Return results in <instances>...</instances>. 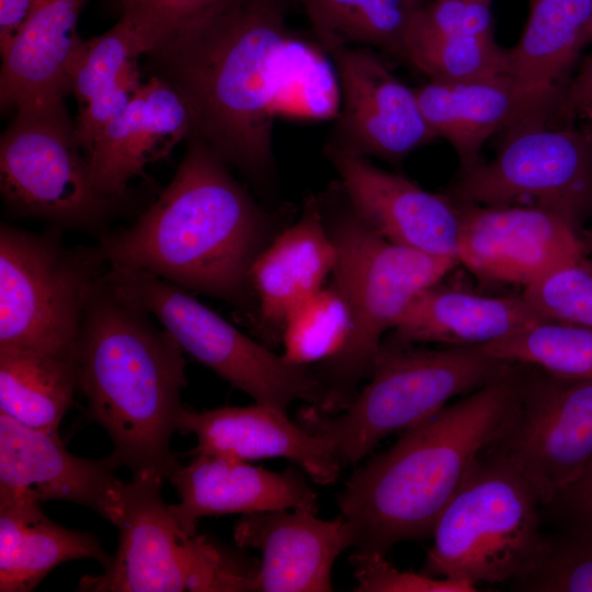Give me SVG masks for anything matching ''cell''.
Segmentation results:
<instances>
[{"label": "cell", "instance_id": "1", "mask_svg": "<svg viewBox=\"0 0 592 592\" xmlns=\"http://www.w3.org/2000/svg\"><path fill=\"white\" fill-rule=\"evenodd\" d=\"M148 56L187 103L191 137L258 185L274 174L277 115L322 119L340 107L334 68L288 27L284 0H237Z\"/></svg>", "mask_w": 592, "mask_h": 592}, {"label": "cell", "instance_id": "2", "mask_svg": "<svg viewBox=\"0 0 592 592\" xmlns=\"http://www.w3.org/2000/svg\"><path fill=\"white\" fill-rule=\"evenodd\" d=\"M271 234L270 215L225 161L191 137L158 198L129 227L102 236L96 248L107 265L140 269L248 310L249 271Z\"/></svg>", "mask_w": 592, "mask_h": 592}, {"label": "cell", "instance_id": "3", "mask_svg": "<svg viewBox=\"0 0 592 592\" xmlns=\"http://www.w3.org/2000/svg\"><path fill=\"white\" fill-rule=\"evenodd\" d=\"M515 366L405 429L353 471L338 498L352 547L386 554L398 543L432 536L481 452L506 428L524 378Z\"/></svg>", "mask_w": 592, "mask_h": 592}, {"label": "cell", "instance_id": "4", "mask_svg": "<svg viewBox=\"0 0 592 592\" xmlns=\"http://www.w3.org/2000/svg\"><path fill=\"white\" fill-rule=\"evenodd\" d=\"M75 358L89 413L110 435L119 468L132 477L169 479L180 465L170 443L186 385L174 338L104 274L88 301Z\"/></svg>", "mask_w": 592, "mask_h": 592}, {"label": "cell", "instance_id": "5", "mask_svg": "<svg viewBox=\"0 0 592 592\" xmlns=\"http://www.w3.org/2000/svg\"><path fill=\"white\" fill-rule=\"evenodd\" d=\"M322 208V206H321ZM323 218L335 246L333 284L351 314L343 348L314 368L325 390L327 413L353 400L356 386L369 377L386 331L392 330L409 304L441 282L459 261L394 243L365 224L350 207Z\"/></svg>", "mask_w": 592, "mask_h": 592}, {"label": "cell", "instance_id": "6", "mask_svg": "<svg viewBox=\"0 0 592 592\" xmlns=\"http://www.w3.org/2000/svg\"><path fill=\"white\" fill-rule=\"evenodd\" d=\"M540 505L505 456L492 449L480 455L439 516L421 572L476 587L526 578L548 547Z\"/></svg>", "mask_w": 592, "mask_h": 592}, {"label": "cell", "instance_id": "7", "mask_svg": "<svg viewBox=\"0 0 592 592\" xmlns=\"http://www.w3.org/2000/svg\"><path fill=\"white\" fill-rule=\"evenodd\" d=\"M510 365L479 348L425 349L388 338L368 384L345 409L327 413L308 405L298 423L330 441L342 467L353 465L389 434L482 387Z\"/></svg>", "mask_w": 592, "mask_h": 592}, {"label": "cell", "instance_id": "8", "mask_svg": "<svg viewBox=\"0 0 592 592\" xmlns=\"http://www.w3.org/2000/svg\"><path fill=\"white\" fill-rule=\"evenodd\" d=\"M163 481L132 477L116 525L118 545L100 574L81 578L89 592L250 591L254 560L206 535H187L161 496Z\"/></svg>", "mask_w": 592, "mask_h": 592}, {"label": "cell", "instance_id": "9", "mask_svg": "<svg viewBox=\"0 0 592 592\" xmlns=\"http://www.w3.org/2000/svg\"><path fill=\"white\" fill-rule=\"evenodd\" d=\"M107 264L98 248L0 227V349L75 360L88 301Z\"/></svg>", "mask_w": 592, "mask_h": 592}, {"label": "cell", "instance_id": "10", "mask_svg": "<svg viewBox=\"0 0 592 592\" xmlns=\"http://www.w3.org/2000/svg\"><path fill=\"white\" fill-rule=\"evenodd\" d=\"M105 277L119 295L155 316L183 352L257 403L283 411L298 400L325 406L326 390L312 367L252 340L185 289L134 267L107 265Z\"/></svg>", "mask_w": 592, "mask_h": 592}, {"label": "cell", "instance_id": "11", "mask_svg": "<svg viewBox=\"0 0 592 592\" xmlns=\"http://www.w3.org/2000/svg\"><path fill=\"white\" fill-rule=\"evenodd\" d=\"M0 192L20 215L82 229L101 226L118 201L95 187L65 99L15 110L0 138Z\"/></svg>", "mask_w": 592, "mask_h": 592}, {"label": "cell", "instance_id": "12", "mask_svg": "<svg viewBox=\"0 0 592 592\" xmlns=\"http://www.w3.org/2000/svg\"><path fill=\"white\" fill-rule=\"evenodd\" d=\"M456 203L530 206L577 228L592 215V135L531 119L508 129L492 160L465 171L448 192Z\"/></svg>", "mask_w": 592, "mask_h": 592}, {"label": "cell", "instance_id": "13", "mask_svg": "<svg viewBox=\"0 0 592 592\" xmlns=\"http://www.w3.org/2000/svg\"><path fill=\"white\" fill-rule=\"evenodd\" d=\"M533 368L491 449L520 470L546 506L592 460V379Z\"/></svg>", "mask_w": 592, "mask_h": 592}, {"label": "cell", "instance_id": "14", "mask_svg": "<svg viewBox=\"0 0 592 592\" xmlns=\"http://www.w3.org/2000/svg\"><path fill=\"white\" fill-rule=\"evenodd\" d=\"M457 204L458 261L483 281L526 287L589 252L581 229L551 212Z\"/></svg>", "mask_w": 592, "mask_h": 592}, {"label": "cell", "instance_id": "15", "mask_svg": "<svg viewBox=\"0 0 592 592\" xmlns=\"http://www.w3.org/2000/svg\"><path fill=\"white\" fill-rule=\"evenodd\" d=\"M331 56L340 107L330 144L365 158L399 163L436 138L414 89L402 83L372 49L349 46Z\"/></svg>", "mask_w": 592, "mask_h": 592}, {"label": "cell", "instance_id": "16", "mask_svg": "<svg viewBox=\"0 0 592 592\" xmlns=\"http://www.w3.org/2000/svg\"><path fill=\"white\" fill-rule=\"evenodd\" d=\"M109 455L71 454L58 431L26 426L0 412V499L69 501L95 511L114 526L124 512L127 482Z\"/></svg>", "mask_w": 592, "mask_h": 592}, {"label": "cell", "instance_id": "17", "mask_svg": "<svg viewBox=\"0 0 592 592\" xmlns=\"http://www.w3.org/2000/svg\"><path fill=\"white\" fill-rule=\"evenodd\" d=\"M325 152L339 175L348 204L372 229L394 243L457 258L460 212L451 197L429 192L332 144Z\"/></svg>", "mask_w": 592, "mask_h": 592}, {"label": "cell", "instance_id": "18", "mask_svg": "<svg viewBox=\"0 0 592 592\" xmlns=\"http://www.w3.org/2000/svg\"><path fill=\"white\" fill-rule=\"evenodd\" d=\"M422 114L436 137L456 151L463 172L477 167L486 140L501 129L556 113L560 95L532 89L509 75L414 88Z\"/></svg>", "mask_w": 592, "mask_h": 592}, {"label": "cell", "instance_id": "19", "mask_svg": "<svg viewBox=\"0 0 592 592\" xmlns=\"http://www.w3.org/2000/svg\"><path fill=\"white\" fill-rule=\"evenodd\" d=\"M241 549L261 553L259 591H332L337 558L352 547L343 516L321 520L310 510H276L243 514L234 527Z\"/></svg>", "mask_w": 592, "mask_h": 592}, {"label": "cell", "instance_id": "20", "mask_svg": "<svg viewBox=\"0 0 592 592\" xmlns=\"http://www.w3.org/2000/svg\"><path fill=\"white\" fill-rule=\"evenodd\" d=\"M192 116L182 94L152 75L87 151L91 179L105 196L119 200L145 168L171 155L192 135Z\"/></svg>", "mask_w": 592, "mask_h": 592}, {"label": "cell", "instance_id": "21", "mask_svg": "<svg viewBox=\"0 0 592 592\" xmlns=\"http://www.w3.org/2000/svg\"><path fill=\"white\" fill-rule=\"evenodd\" d=\"M178 429L195 435L192 455L285 458L320 485L334 483L343 468L330 441L292 421L286 411L262 403L200 412L183 408Z\"/></svg>", "mask_w": 592, "mask_h": 592}, {"label": "cell", "instance_id": "22", "mask_svg": "<svg viewBox=\"0 0 592 592\" xmlns=\"http://www.w3.org/2000/svg\"><path fill=\"white\" fill-rule=\"evenodd\" d=\"M168 480L180 498L170 510L187 535L197 534V523L205 516L298 509L317 512L318 508L317 493L305 473L292 467L278 473L246 460L197 454L179 465Z\"/></svg>", "mask_w": 592, "mask_h": 592}, {"label": "cell", "instance_id": "23", "mask_svg": "<svg viewBox=\"0 0 592 592\" xmlns=\"http://www.w3.org/2000/svg\"><path fill=\"white\" fill-rule=\"evenodd\" d=\"M335 262L321 203L310 195L299 219L272 238L250 267L248 285L260 321L283 329L289 314L323 286Z\"/></svg>", "mask_w": 592, "mask_h": 592}, {"label": "cell", "instance_id": "24", "mask_svg": "<svg viewBox=\"0 0 592 592\" xmlns=\"http://www.w3.org/2000/svg\"><path fill=\"white\" fill-rule=\"evenodd\" d=\"M539 319L522 295H486L441 281L409 304L389 338L413 344L480 348Z\"/></svg>", "mask_w": 592, "mask_h": 592}, {"label": "cell", "instance_id": "25", "mask_svg": "<svg viewBox=\"0 0 592 592\" xmlns=\"http://www.w3.org/2000/svg\"><path fill=\"white\" fill-rule=\"evenodd\" d=\"M87 1H35L22 27L1 53L2 111L65 99L70 93L66 69L81 41L77 24Z\"/></svg>", "mask_w": 592, "mask_h": 592}, {"label": "cell", "instance_id": "26", "mask_svg": "<svg viewBox=\"0 0 592 592\" xmlns=\"http://www.w3.org/2000/svg\"><path fill=\"white\" fill-rule=\"evenodd\" d=\"M592 0H532L519 43L508 49V75L525 87L562 95L588 43Z\"/></svg>", "mask_w": 592, "mask_h": 592}, {"label": "cell", "instance_id": "27", "mask_svg": "<svg viewBox=\"0 0 592 592\" xmlns=\"http://www.w3.org/2000/svg\"><path fill=\"white\" fill-rule=\"evenodd\" d=\"M77 388L75 360L0 349V412L18 422L58 431Z\"/></svg>", "mask_w": 592, "mask_h": 592}, {"label": "cell", "instance_id": "28", "mask_svg": "<svg viewBox=\"0 0 592 592\" xmlns=\"http://www.w3.org/2000/svg\"><path fill=\"white\" fill-rule=\"evenodd\" d=\"M317 45L331 54L353 44L401 57L406 33L420 0H298Z\"/></svg>", "mask_w": 592, "mask_h": 592}, {"label": "cell", "instance_id": "29", "mask_svg": "<svg viewBox=\"0 0 592 592\" xmlns=\"http://www.w3.org/2000/svg\"><path fill=\"white\" fill-rule=\"evenodd\" d=\"M479 349L505 363L562 377L592 379V328L539 319Z\"/></svg>", "mask_w": 592, "mask_h": 592}, {"label": "cell", "instance_id": "30", "mask_svg": "<svg viewBox=\"0 0 592 592\" xmlns=\"http://www.w3.org/2000/svg\"><path fill=\"white\" fill-rule=\"evenodd\" d=\"M413 18V16H412ZM432 81L456 82L508 75V49L491 36L439 34L412 21L401 57Z\"/></svg>", "mask_w": 592, "mask_h": 592}, {"label": "cell", "instance_id": "31", "mask_svg": "<svg viewBox=\"0 0 592 592\" xmlns=\"http://www.w3.org/2000/svg\"><path fill=\"white\" fill-rule=\"evenodd\" d=\"M77 559H93L104 568L112 556L94 535L66 528L41 512L10 567L0 572V591H33L58 565Z\"/></svg>", "mask_w": 592, "mask_h": 592}, {"label": "cell", "instance_id": "32", "mask_svg": "<svg viewBox=\"0 0 592 592\" xmlns=\"http://www.w3.org/2000/svg\"><path fill=\"white\" fill-rule=\"evenodd\" d=\"M351 331V314L338 287L322 286L287 317L283 325L284 356L309 365L335 355Z\"/></svg>", "mask_w": 592, "mask_h": 592}, {"label": "cell", "instance_id": "33", "mask_svg": "<svg viewBox=\"0 0 592 592\" xmlns=\"http://www.w3.org/2000/svg\"><path fill=\"white\" fill-rule=\"evenodd\" d=\"M143 55L145 50L134 26L123 16L105 33L88 41L81 38L66 69L78 107L113 88L128 64Z\"/></svg>", "mask_w": 592, "mask_h": 592}, {"label": "cell", "instance_id": "34", "mask_svg": "<svg viewBox=\"0 0 592 592\" xmlns=\"http://www.w3.org/2000/svg\"><path fill=\"white\" fill-rule=\"evenodd\" d=\"M532 592H592V524H574L554 537L538 566L512 584Z\"/></svg>", "mask_w": 592, "mask_h": 592}, {"label": "cell", "instance_id": "35", "mask_svg": "<svg viewBox=\"0 0 592 592\" xmlns=\"http://www.w3.org/2000/svg\"><path fill=\"white\" fill-rule=\"evenodd\" d=\"M522 296L543 319L592 328V262L562 264L524 287Z\"/></svg>", "mask_w": 592, "mask_h": 592}, {"label": "cell", "instance_id": "36", "mask_svg": "<svg viewBox=\"0 0 592 592\" xmlns=\"http://www.w3.org/2000/svg\"><path fill=\"white\" fill-rule=\"evenodd\" d=\"M237 0H117L148 55Z\"/></svg>", "mask_w": 592, "mask_h": 592}, {"label": "cell", "instance_id": "37", "mask_svg": "<svg viewBox=\"0 0 592 592\" xmlns=\"http://www.w3.org/2000/svg\"><path fill=\"white\" fill-rule=\"evenodd\" d=\"M357 592H475L476 585L396 568L385 554L356 549L349 557Z\"/></svg>", "mask_w": 592, "mask_h": 592}, {"label": "cell", "instance_id": "38", "mask_svg": "<svg viewBox=\"0 0 592 592\" xmlns=\"http://www.w3.org/2000/svg\"><path fill=\"white\" fill-rule=\"evenodd\" d=\"M411 21L439 34L493 35L490 4L476 0H433L428 5L420 4Z\"/></svg>", "mask_w": 592, "mask_h": 592}, {"label": "cell", "instance_id": "39", "mask_svg": "<svg viewBox=\"0 0 592 592\" xmlns=\"http://www.w3.org/2000/svg\"><path fill=\"white\" fill-rule=\"evenodd\" d=\"M140 84L138 59H135L128 64L113 88L79 107L75 134L84 155L107 124L128 105Z\"/></svg>", "mask_w": 592, "mask_h": 592}, {"label": "cell", "instance_id": "40", "mask_svg": "<svg viewBox=\"0 0 592 592\" xmlns=\"http://www.w3.org/2000/svg\"><path fill=\"white\" fill-rule=\"evenodd\" d=\"M41 512L39 502L26 497L0 499V572L10 567Z\"/></svg>", "mask_w": 592, "mask_h": 592}, {"label": "cell", "instance_id": "41", "mask_svg": "<svg viewBox=\"0 0 592 592\" xmlns=\"http://www.w3.org/2000/svg\"><path fill=\"white\" fill-rule=\"evenodd\" d=\"M565 526L592 524V460L582 475L546 505Z\"/></svg>", "mask_w": 592, "mask_h": 592}, {"label": "cell", "instance_id": "42", "mask_svg": "<svg viewBox=\"0 0 592 592\" xmlns=\"http://www.w3.org/2000/svg\"><path fill=\"white\" fill-rule=\"evenodd\" d=\"M556 113L567 122L574 118L592 121V53L567 84Z\"/></svg>", "mask_w": 592, "mask_h": 592}, {"label": "cell", "instance_id": "43", "mask_svg": "<svg viewBox=\"0 0 592 592\" xmlns=\"http://www.w3.org/2000/svg\"><path fill=\"white\" fill-rule=\"evenodd\" d=\"M36 0H0V54L13 41Z\"/></svg>", "mask_w": 592, "mask_h": 592}, {"label": "cell", "instance_id": "44", "mask_svg": "<svg viewBox=\"0 0 592 592\" xmlns=\"http://www.w3.org/2000/svg\"><path fill=\"white\" fill-rule=\"evenodd\" d=\"M588 43L592 41V3H591V16L587 29Z\"/></svg>", "mask_w": 592, "mask_h": 592}, {"label": "cell", "instance_id": "45", "mask_svg": "<svg viewBox=\"0 0 592 592\" xmlns=\"http://www.w3.org/2000/svg\"><path fill=\"white\" fill-rule=\"evenodd\" d=\"M589 123V128H587V130L592 135V121H590Z\"/></svg>", "mask_w": 592, "mask_h": 592}, {"label": "cell", "instance_id": "46", "mask_svg": "<svg viewBox=\"0 0 592 592\" xmlns=\"http://www.w3.org/2000/svg\"><path fill=\"white\" fill-rule=\"evenodd\" d=\"M476 1L485 2V3H488V4H490V2H491V0H476Z\"/></svg>", "mask_w": 592, "mask_h": 592}]
</instances>
